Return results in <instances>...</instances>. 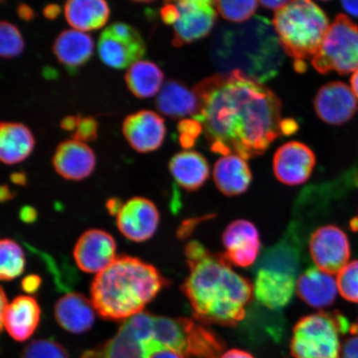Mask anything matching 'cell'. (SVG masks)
<instances>
[{
	"instance_id": "cell-50",
	"label": "cell",
	"mask_w": 358,
	"mask_h": 358,
	"mask_svg": "<svg viewBox=\"0 0 358 358\" xmlns=\"http://www.w3.org/2000/svg\"><path fill=\"white\" fill-rule=\"evenodd\" d=\"M0 198H1V201H7L13 198V192L8 189V187L6 185H3L1 187V192H0Z\"/></svg>"
},
{
	"instance_id": "cell-51",
	"label": "cell",
	"mask_w": 358,
	"mask_h": 358,
	"mask_svg": "<svg viewBox=\"0 0 358 358\" xmlns=\"http://www.w3.org/2000/svg\"><path fill=\"white\" fill-rule=\"evenodd\" d=\"M351 86L353 93L357 97L358 100V71L356 73H353L352 79H351Z\"/></svg>"
},
{
	"instance_id": "cell-26",
	"label": "cell",
	"mask_w": 358,
	"mask_h": 358,
	"mask_svg": "<svg viewBox=\"0 0 358 358\" xmlns=\"http://www.w3.org/2000/svg\"><path fill=\"white\" fill-rule=\"evenodd\" d=\"M64 13L73 29L85 33L105 26L110 8L103 0H70L65 3Z\"/></svg>"
},
{
	"instance_id": "cell-43",
	"label": "cell",
	"mask_w": 358,
	"mask_h": 358,
	"mask_svg": "<svg viewBox=\"0 0 358 358\" xmlns=\"http://www.w3.org/2000/svg\"><path fill=\"white\" fill-rule=\"evenodd\" d=\"M289 3V1H287V0H285H285H279V1H276V0H270V1H266V0H264V1L259 2V3L262 4L263 7L268 8V10H274L276 11L281 10L282 8L287 6Z\"/></svg>"
},
{
	"instance_id": "cell-6",
	"label": "cell",
	"mask_w": 358,
	"mask_h": 358,
	"mask_svg": "<svg viewBox=\"0 0 358 358\" xmlns=\"http://www.w3.org/2000/svg\"><path fill=\"white\" fill-rule=\"evenodd\" d=\"M312 64L320 73L339 74L358 71V26L349 17L339 15L330 24Z\"/></svg>"
},
{
	"instance_id": "cell-25",
	"label": "cell",
	"mask_w": 358,
	"mask_h": 358,
	"mask_svg": "<svg viewBox=\"0 0 358 358\" xmlns=\"http://www.w3.org/2000/svg\"><path fill=\"white\" fill-rule=\"evenodd\" d=\"M32 132L20 123L2 122L0 125V159L8 165L22 162L34 148Z\"/></svg>"
},
{
	"instance_id": "cell-23",
	"label": "cell",
	"mask_w": 358,
	"mask_h": 358,
	"mask_svg": "<svg viewBox=\"0 0 358 358\" xmlns=\"http://www.w3.org/2000/svg\"><path fill=\"white\" fill-rule=\"evenodd\" d=\"M169 168L178 185L187 191L199 189L209 178L208 161L196 151L176 154L170 160Z\"/></svg>"
},
{
	"instance_id": "cell-9",
	"label": "cell",
	"mask_w": 358,
	"mask_h": 358,
	"mask_svg": "<svg viewBox=\"0 0 358 358\" xmlns=\"http://www.w3.org/2000/svg\"><path fill=\"white\" fill-rule=\"evenodd\" d=\"M179 17L173 25V44L180 47L206 37L217 17L215 2L208 0H183L176 2Z\"/></svg>"
},
{
	"instance_id": "cell-48",
	"label": "cell",
	"mask_w": 358,
	"mask_h": 358,
	"mask_svg": "<svg viewBox=\"0 0 358 358\" xmlns=\"http://www.w3.org/2000/svg\"><path fill=\"white\" fill-rule=\"evenodd\" d=\"M150 358H185L176 352L171 350H163L155 353Z\"/></svg>"
},
{
	"instance_id": "cell-7",
	"label": "cell",
	"mask_w": 358,
	"mask_h": 358,
	"mask_svg": "<svg viewBox=\"0 0 358 358\" xmlns=\"http://www.w3.org/2000/svg\"><path fill=\"white\" fill-rule=\"evenodd\" d=\"M145 43L138 31L124 22H115L103 31L98 43L101 60L115 69H129L140 61Z\"/></svg>"
},
{
	"instance_id": "cell-2",
	"label": "cell",
	"mask_w": 358,
	"mask_h": 358,
	"mask_svg": "<svg viewBox=\"0 0 358 358\" xmlns=\"http://www.w3.org/2000/svg\"><path fill=\"white\" fill-rule=\"evenodd\" d=\"M185 255L189 275L181 289L196 320L205 324H238L253 296L252 283L232 270L223 253L211 252L198 241L187 243Z\"/></svg>"
},
{
	"instance_id": "cell-20",
	"label": "cell",
	"mask_w": 358,
	"mask_h": 358,
	"mask_svg": "<svg viewBox=\"0 0 358 358\" xmlns=\"http://www.w3.org/2000/svg\"><path fill=\"white\" fill-rule=\"evenodd\" d=\"M337 292V281L319 268H307L296 282L298 296L313 308L330 306L335 301Z\"/></svg>"
},
{
	"instance_id": "cell-24",
	"label": "cell",
	"mask_w": 358,
	"mask_h": 358,
	"mask_svg": "<svg viewBox=\"0 0 358 358\" xmlns=\"http://www.w3.org/2000/svg\"><path fill=\"white\" fill-rule=\"evenodd\" d=\"M94 42L89 34L76 29L65 30L57 36L53 52L57 60L70 71L83 66L91 58Z\"/></svg>"
},
{
	"instance_id": "cell-35",
	"label": "cell",
	"mask_w": 358,
	"mask_h": 358,
	"mask_svg": "<svg viewBox=\"0 0 358 358\" xmlns=\"http://www.w3.org/2000/svg\"><path fill=\"white\" fill-rule=\"evenodd\" d=\"M203 129L201 124L196 120H182L178 124V131L180 133L179 142L186 149L194 144L196 138Z\"/></svg>"
},
{
	"instance_id": "cell-40",
	"label": "cell",
	"mask_w": 358,
	"mask_h": 358,
	"mask_svg": "<svg viewBox=\"0 0 358 358\" xmlns=\"http://www.w3.org/2000/svg\"><path fill=\"white\" fill-rule=\"evenodd\" d=\"M82 117L80 115H69L66 116L61 122V128L67 131H75L77 129L79 120Z\"/></svg>"
},
{
	"instance_id": "cell-19",
	"label": "cell",
	"mask_w": 358,
	"mask_h": 358,
	"mask_svg": "<svg viewBox=\"0 0 358 358\" xmlns=\"http://www.w3.org/2000/svg\"><path fill=\"white\" fill-rule=\"evenodd\" d=\"M96 310L83 294L69 293L62 297L55 307L56 320L67 332L82 334L92 328Z\"/></svg>"
},
{
	"instance_id": "cell-44",
	"label": "cell",
	"mask_w": 358,
	"mask_h": 358,
	"mask_svg": "<svg viewBox=\"0 0 358 358\" xmlns=\"http://www.w3.org/2000/svg\"><path fill=\"white\" fill-rule=\"evenodd\" d=\"M61 8L57 4H48L43 10V15L49 20H55L59 15Z\"/></svg>"
},
{
	"instance_id": "cell-18",
	"label": "cell",
	"mask_w": 358,
	"mask_h": 358,
	"mask_svg": "<svg viewBox=\"0 0 358 358\" xmlns=\"http://www.w3.org/2000/svg\"><path fill=\"white\" fill-rule=\"evenodd\" d=\"M41 308L33 297L20 295L8 303L1 315V329H6L13 339L24 342L37 329Z\"/></svg>"
},
{
	"instance_id": "cell-10",
	"label": "cell",
	"mask_w": 358,
	"mask_h": 358,
	"mask_svg": "<svg viewBox=\"0 0 358 358\" xmlns=\"http://www.w3.org/2000/svg\"><path fill=\"white\" fill-rule=\"evenodd\" d=\"M73 257L80 271L99 274L117 258L114 237L100 229L85 231L75 245Z\"/></svg>"
},
{
	"instance_id": "cell-15",
	"label": "cell",
	"mask_w": 358,
	"mask_h": 358,
	"mask_svg": "<svg viewBox=\"0 0 358 358\" xmlns=\"http://www.w3.org/2000/svg\"><path fill=\"white\" fill-rule=\"evenodd\" d=\"M125 138L138 153H150L162 145L166 134L164 120L154 111L141 110L124 120Z\"/></svg>"
},
{
	"instance_id": "cell-11",
	"label": "cell",
	"mask_w": 358,
	"mask_h": 358,
	"mask_svg": "<svg viewBox=\"0 0 358 358\" xmlns=\"http://www.w3.org/2000/svg\"><path fill=\"white\" fill-rule=\"evenodd\" d=\"M116 217L120 231L136 243L150 239L159 223V213L153 201L141 196L127 201Z\"/></svg>"
},
{
	"instance_id": "cell-31",
	"label": "cell",
	"mask_w": 358,
	"mask_h": 358,
	"mask_svg": "<svg viewBox=\"0 0 358 358\" xmlns=\"http://www.w3.org/2000/svg\"><path fill=\"white\" fill-rule=\"evenodd\" d=\"M24 49V42L17 27L6 21L0 24V55L3 58L20 56Z\"/></svg>"
},
{
	"instance_id": "cell-14",
	"label": "cell",
	"mask_w": 358,
	"mask_h": 358,
	"mask_svg": "<svg viewBox=\"0 0 358 358\" xmlns=\"http://www.w3.org/2000/svg\"><path fill=\"white\" fill-rule=\"evenodd\" d=\"M224 256L231 265L249 267L256 262L261 239L256 226L246 220H236L227 226L222 235Z\"/></svg>"
},
{
	"instance_id": "cell-39",
	"label": "cell",
	"mask_w": 358,
	"mask_h": 358,
	"mask_svg": "<svg viewBox=\"0 0 358 358\" xmlns=\"http://www.w3.org/2000/svg\"><path fill=\"white\" fill-rule=\"evenodd\" d=\"M42 280L39 276L30 275L22 280V289L26 293L34 294L38 292L41 286Z\"/></svg>"
},
{
	"instance_id": "cell-49",
	"label": "cell",
	"mask_w": 358,
	"mask_h": 358,
	"mask_svg": "<svg viewBox=\"0 0 358 358\" xmlns=\"http://www.w3.org/2000/svg\"><path fill=\"white\" fill-rule=\"evenodd\" d=\"M11 181L15 185H26V176L22 173H13L10 176Z\"/></svg>"
},
{
	"instance_id": "cell-36",
	"label": "cell",
	"mask_w": 358,
	"mask_h": 358,
	"mask_svg": "<svg viewBox=\"0 0 358 358\" xmlns=\"http://www.w3.org/2000/svg\"><path fill=\"white\" fill-rule=\"evenodd\" d=\"M98 124L92 117H80L77 129L73 134V140L80 142L95 141L97 138Z\"/></svg>"
},
{
	"instance_id": "cell-30",
	"label": "cell",
	"mask_w": 358,
	"mask_h": 358,
	"mask_svg": "<svg viewBox=\"0 0 358 358\" xmlns=\"http://www.w3.org/2000/svg\"><path fill=\"white\" fill-rule=\"evenodd\" d=\"M25 257L20 245L11 239H2L0 243V278L13 280L24 271Z\"/></svg>"
},
{
	"instance_id": "cell-33",
	"label": "cell",
	"mask_w": 358,
	"mask_h": 358,
	"mask_svg": "<svg viewBox=\"0 0 358 358\" xmlns=\"http://www.w3.org/2000/svg\"><path fill=\"white\" fill-rule=\"evenodd\" d=\"M21 358H70L61 344L50 339H37L28 344Z\"/></svg>"
},
{
	"instance_id": "cell-8",
	"label": "cell",
	"mask_w": 358,
	"mask_h": 358,
	"mask_svg": "<svg viewBox=\"0 0 358 358\" xmlns=\"http://www.w3.org/2000/svg\"><path fill=\"white\" fill-rule=\"evenodd\" d=\"M308 248L317 267L331 275L341 271L350 259L348 237L334 225L321 227L313 231Z\"/></svg>"
},
{
	"instance_id": "cell-45",
	"label": "cell",
	"mask_w": 358,
	"mask_h": 358,
	"mask_svg": "<svg viewBox=\"0 0 358 358\" xmlns=\"http://www.w3.org/2000/svg\"><path fill=\"white\" fill-rule=\"evenodd\" d=\"M123 203L118 199H111L108 200L106 203V208L108 210L109 213L111 215H116L120 212V210L122 209Z\"/></svg>"
},
{
	"instance_id": "cell-28",
	"label": "cell",
	"mask_w": 358,
	"mask_h": 358,
	"mask_svg": "<svg viewBox=\"0 0 358 358\" xmlns=\"http://www.w3.org/2000/svg\"><path fill=\"white\" fill-rule=\"evenodd\" d=\"M301 266L299 246L292 237H286L265 250L257 264L256 270L280 273L295 277Z\"/></svg>"
},
{
	"instance_id": "cell-32",
	"label": "cell",
	"mask_w": 358,
	"mask_h": 358,
	"mask_svg": "<svg viewBox=\"0 0 358 358\" xmlns=\"http://www.w3.org/2000/svg\"><path fill=\"white\" fill-rule=\"evenodd\" d=\"M259 2L253 1H217V10L227 20L243 22L250 19L256 12Z\"/></svg>"
},
{
	"instance_id": "cell-22",
	"label": "cell",
	"mask_w": 358,
	"mask_h": 358,
	"mask_svg": "<svg viewBox=\"0 0 358 358\" xmlns=\"http://www.w3.org/2000/svg\"><path fill=\"white\" fill-rule=\"evenodd\" d=\"M199 106L194 92L174 80L164 84L156 99V107L160 113L174 119L194 116L198 114Z\"/></svg>"
},
{
	"instance_id": "cell-41",
	"label": "cell",
	"mask_w": 358,
	"mask_h": 358,
	"mask_svg": "<svg viewBox=\"0 0 358 358\" xmlns=\"http://www.w3.org/2000/svg\"><path fill=\"white\" fill-rule=\"evenodd\" d=\"M37 217L38 213L34 208L27 206V207L21 209L20 218L22 221L27 223H32L36 220V219H37Z\"/></svg>"
},
{
	"instance_id": "cell-13",
	"label": "cell",
	"mask_w": 358,
	"mask_h": 358,
	"mask_svg": "<svg viewBox=\"0 0 358 358\" xmlns=\"http://www.w3.org/2000/svg\"><path fill=\"white\" fill-rule=\"evenodd\" d=\"M313 104L319 117L333 125L347 123L357 110V99L352 88L339 82L329 83L322 87Z\"/></svg>"
},
{
	"instance_id": "cell-1",
	"label": "cell",
	"mask_w": 358,
	"mask_h": 358,
	"mask_svg": "<svg viewBox=\"0 0 358 358\" xmlns=\"http://www.w3.org/2000/svg\"><path fill=\"white\" fill-rule=\"evenodd\" d=\"M194 92L200 105L194 118L214 153L249 159L262 155L282 133L279 98L241 70L201 80Z\"/></svg>"
},
{
	"instance_id": "cell-21",
	"label": "cell",
	"mask_w": 358,
	"mask_h": 358,
	"mask_svg": "<svg viewBox=\"0 0 358 358\" xmlns=\"http://www.w3.org/2000/svg\"><path fill=\"white\" fill-rule=\"evenodd\" d=\"M213 178L219 191L226 196H237L248 191L252 172L245 159L236 155H224L214 165Z\"/></svg>"
},
{
	"instance_id": "cell-27",
	"label": "cell",
	"mask_w": 358,
	"mask_h": 358,
	"mask_svg": "<svg viewBox=\"0 0 358 358\" xmlns=\"http://www.w3.org/2000/svg\"><path fill=\"white\" fill-rule=\"evenodd\" d=\"M82 358H146L144 344L125 320L117 334L104 345L87 351Z\"/></svg>"
},
{
	"instance_id": "cell-16",
	"label": "cell",
	"mask_w": 358,
	"mask_h": 358,
	"mask_svg": "<svg viewBox=\"0 0 358 358\" xmlns=\"http://www.w3.org/2000/svg\"><path fill=\"white\" fill-rule=\"evenodd\" d=\"M52 164L62 178L80 181L91 176L94 171L96 155L86 143L66 141L57 146Z\"/></svg>"
},
{
	"instance_id": "cell-17",
	"label": "cell",
	"mask_w": 358,
	"mask_h": 358,
	"mask_svg": "<svg viewBox=\"0 0 358 358\" xmlns=\"http://www.w3.org/2000/svg\"><path fill=\"white\" fill-rule=\"evenodd\" d=\"M255 271L254 294L259 306L272 310L288 306L296 291V278L268 271Z\"/></svg>"
},
{
	"instance_id": "cell-3",
	"label": "cell",
	"mask_w": 358,
	"mask_h": 358,
	"mask_svg": "<svg viewBox=\"0 0 358 358\" xmlns=\"http://www.w3.org/2000/svg\"><path fill=\"white\" fill-rule=\"evenodd\" d=\"M168 284L150 264L136 257H119L92 281L91 301L103 319L125 321L144 311Z\"/></svg>"
},
{
	"instance_id": "cell-38",
	"label": "cell",
	"mask_w": 358,
	"mask_h": 358,
	"mask_svg": "<svg viewBox=\"0 0 358 358\" xmlns=\"http://www.w3.org/2000/svg\"><path fill=\"white\" fill-rule=\"evenodd\" d=\"M341 358H358V332L353 333L344 343Z\"/></svg>"
},
{
	"instance_id": "cell-47",
	"label": "cell",
	"mask_w": 358,
	"mask_h": 358,
	"mask_svg": "<svg viewBox=\"0 0 358 358\" xmlns=\"http://www.w3.org/2000/svg\"><path fill=\"white\" fill-rule=\"evenodd\" d=\"M343 7L350 15L358 17V1H343Z\"/></svg>"
},
{
	"instance_id": "cell-42",
	"label": "cell",
	"mask_w": 358,
	"mask_h": 358,
	"mask_svg": "<svg viewBox=\"0 0 358 358\" xmlns=\"http://www.w3.org/2000/svg\"><path fill=\"white\" fill-rule=\"evenodd\" d=\"M17 16H19L21 20L25 21L32 20L35 17V13L32 8L24 3H22L17 7Z\"/></svg>"
},
{
	"instance_id": "cell-5",
	"label": "cell",
	"mask_w": 358,
	"mask_h": 358,
	"mask_svg": "<svg viewBox=\"0 0 358 358\" xmlns=\"http://www.w3.org/2000/svg\"><path fill=\"white\" fill-rule=\"evenodd\" d=\"M353 327L338 312L317 313L299 320L291 339L294 358H341L340 334Z\"/></svg>"
},
{
	"instance_id": "cell-46",
	"label": "cell",
	"mask_w": 358,
	"mask_h": 358,
	"mask_svg": "<svg viewBox=\"0 0 358 358\" xmlns=\"http://www.w3.org/2000/svg\"><path fill=\"white\" fill-rule=\"evenodd\" d=\"M220 358H254L250 353L238 350V349H232V350L228 351L220 357Z\"/></svg>"
},
{
	"instance_id": "cell-37",
	"label": "cell",
	"mask_w": 358,
	"mask_h": 358,
	"mask_svg": "<svg viewBox=\"0 0 358 358\" xmlns=\"http://www.w3.org/2000/svg\"><path fill=\"white\" fill-rule=\"evenodd\" d=\"M160 15L165 24L174 25L179 17V10L176 2H167L161 8Z\"/></svg>"
},
{
	"instance_id": "cell-4",
	"label": "cell",
	"mask_w": 358,
	"mask_h": 358,
	"mask_svg": "<svg viewBox=\"0 0 358 358\" xmlns=\"http://www.w3.org/2000/svg\"><path fill=\"white\" fill-rule=\"evenodd\" d=\"M273 24L282 47L297 64L317 55L330 26L326 13L308 0L289 1L276 11Z\"/></svg>"
},
{
	"instance_id": "cell-12",
	"label": "cell",
	"mask_w": 358,
	"mask_h": 358,
	"mask_svg": "<svg viewBox=\"0 0 358 358\" xmlns=\"http://www.w3.org/2000/svg\"><path fill=\"white\" fill-rule=\"evenodd\" d=\"M315 163V155L310 148L293 141L277 150L273 159V169L280 182L288 186H297L310 178Z\"/></svg>"
},
{
	"instance_id": "cell-29",
	"label": "cell",
	"mask_w": 358,
	"mask_h": 358,
	"mask_svg": "<svg viewBox=\"0 0 358 358\" xmlns=\"http://www.w3.org/2000/svg\"><path fill=\"white\" fill-rule=\"evenodd\" d=\"M125 82L134 96L145 99L159 94L164 86V73L154 62L140 60L129 67Z\"/></svg>"
},
{
	"instance_id": "cell-34",
	"label": "cell",
	"mask_w": 358,
	"mask_h": 358,
	"mask_svg": "<svg viewBox=\"0 0 358 358\" xmlns=\"http://www.w3.org/2000/svg\"><path fill=\"white\" fill-rule=\"evenodd\" d=\"M337 284L343 299L358 303V261L348 263L338 273Z\"/></svg>"
}]
</instances>
